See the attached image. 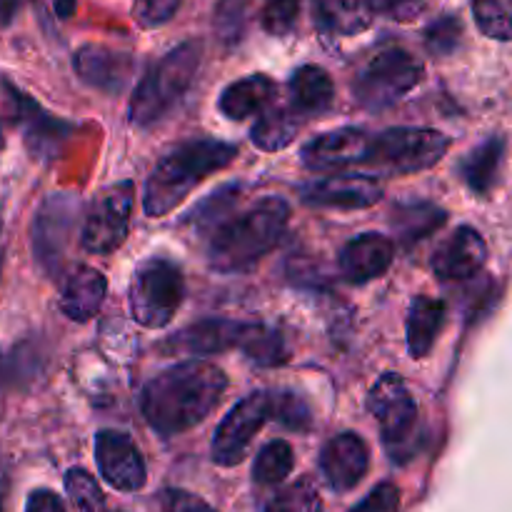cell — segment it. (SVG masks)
<instances>
[{
    "mask_svg": "<svg viewBox=\"0 0 512 512\" xmlns=\"http://www.w3.org/2000/svg\"><path fill=\"white\" fill-rule=\"evenodd\" d=\"M228 378L208 360H185L155 375L140 393V413L160 435L195 428L220 403Z\"/></svg>",
    "mask_w": 512,
    "mask_h": 512,
    "instance_id": "6da1fadb",
    "label": "cell"
},
{
    "mask_svg": "<svg viewBox=\"0 0 512 512\" xmlns=\"http://www.w3.org/2000/svg\"><path fill=\"white\" fill-rule=\"evenodd\" d=\"M290 223V205L263 198L245 213L223 220L210 235L208 263L218 273H245L265 258Z\"/></svg>",
    "mask_w": 512,
    "mask_h": 512,
    "instance_id": "7a4b0ae2",
    "label": "cell"
},
{
    "mask_svg": "<svg viewBox=\"0 0 512 512\" xmlns=\"http://www.w3.org/2000/svg\"><path fill=\"white\" fill-rule=\"evenodd\" d=\"M238 158V148L220 140H190L170 150L145 183L143 210L150 218H163L178 208L190 190L208 175L228 168Z\"/></svg>",
    "mask_w": 512,
    "mask_h": 512,
    "instance_id": "3957f363",
    "label": "cell"
},
{
    "mask_svg": "<svg viewBox=\"0 0 512 512\" xmlns=\"http://www.w3.org/2000/svg\"><path fill=\"white\" fill-rule=\"evenodd\" d=\"M200 55H203V45L188 40L155 63V68L140 80L133 100H130L133 125H138V128L155 125L178 105V100L193 85L195 73L200 68Z\"/></svg>",
    "mask_w": 512,
    "mask_h": 512,
    "instance_id": "277c9868",
    "label": "cell"
},
{
    "mask_svg": "<svg viewBox=\"0 0 512 512\" xmlns=\"http://www.w3.org/2000/svg\"><path fill=\"white\" fill-rule=\"evenodd\" d=\"M450 140L440 130L433 128H390L370 140L368 158L363 165H370L378 173L410 175L433 168L448 153Z\"/></svg>",
    "mask_w": 512,
    "mask_h": 512,
    "instance_id": "5b68a950",
    "label": "cell"
},
{
    "mask_svg": "<svg viewBox=\"0 0 512 512\" xmlns=\"http://www.w3.org/2000/svg\"><path fill=\"white\" fill-rule=\"evenodd\" d=\"M423 80V63L403 48L375 53L355 75L353 93L360 105L383 110L403 100Z\"/></svg>",
    "mask_w": 512,
    "mask_h": 512,
    "instance_id": "8992f818",
    "label": "cell"
},
{
    "mask_svg": "<svg viewBox=\"0 0 512 512\" xmlns=\"http://www.w3.org/2000/svg\"><path fill=\"white\" fill-rule=\"evenodd\" d=\"M368 410L378 420L390 458L405 463L415 450L413 440L418 430V403L410 395L405 380L395 373H385L370 388Z\"/></svg>",
    "mask_w": 512,
    "mask_h": 512,
    "instance_id": "52a82bcc",
    "label": "cell"
},
{
    "mask_svg": "<svg viewBox=\"0 0 512 512\" xmlns=\"http://www.w3.org/2000/svg\"><path fill=\"white\" fill-rule=\"evenodd\" d=\"M183 275L170 260H145L130 285V313L143 328H165L183 303Z\"/></svg>",
    "mask_w": 512,
    "mask_h": 512,
    "instance_id": "ba28073f",
    "label": "cell"
},
{
    "mask_svg": "<svg viewBox=\"0 0 512 512\" xmlns=\"http://www.w3.org/2000/svg\"><path fill=\"white\" fill-rule=\"evenodd\" d=\"M133 215V183H118L105 188L85 213L80 245L88 253L108 255L125 243Z\"/></svg>",
    "mask_w": 512,
    "mask_h": 512,
    "instance_id": "9c48e42d",
    "label": "cell"
},
{
    "mask_svg": "<svg viewBox=\"0 0 512 512\" xmlns=\"http://www.w3.org/2000/svg\"><path fill=\"white\" fill-rule=\"evenodd\" d=\"M270 420V393H250L230 410L218 425L213 438V460L223 468L238 465L250 443Z\"/></svg>",
    "mask_w": 512,
    "mask_h": 512,
    "instance_id": "30bf717a",
    "label": "cell"
},
{
    "mask_svg": "<svg viewBox=\"0 0 512 512\" xmlns=\"http://www.w3.org/2000/svg\"><path fill=\"white\" fill-rule=\"evenodd\" d=\"M75 215H78V200L70 195H50L35 215L33 250L48 273H60Z\"/></svg>",
    "mask_w": 512,
    "mask_h": 512,
    "instance_id": "8fae6325",
    "label": "cell"
},
{
    "mask_svg": "<svg viewBox=\"0 0 512 512\" xmlns=\"http://www.w3.org/2000/svg\"><path fill=\"white\" fill-rule=\"evenodd\" d=\"M95 463L105 483L123 493H135L148 480L143 455L133 440L118 430H100L95 435Z\"/></svg>",
    "mask_w": 512,
    "mask_h": 512,
    "instance_id": "7c38bea8",
    "label": "cell"
},
{
    "mask_svg": "<svg viewBox=\"0 0 512 512\" xmlns=\"http://www.w3.org/2000/svg\"><path fill=\"white\" fill-rule=\"evenodd\" d=\"M300 198L315 208L360 210L380 203L383 185L368 175H328L300 188Z\"/></svg>",
    "mask_w": 512,
    "mask_h": 512,
    "instance_id": "4fadbf2b",
    "label": "cell"
},
{
    "mask_svg": "<svg viewBox=\"0 0 512 512\" xmlns=\"http://www.w3.org/2000/svg\"><path fill=\"white\" fill-rule=\"evenodd\" d=\"M370 138L360 128H338L330 133L318 135L303 148L305 168L315 173H330V170L353 168L363 165L368 158Z\"/></svg>",
    "mask_w": 512,
    "mask_h": 512,
    "instance_id": "5bb4252c",
    "label": "cell"
},
{
    "mask_svg": "<svg viewBox=\"0 0 512 512\" xmlns=\"http://www.w3.org/2000/svg\"><path fill=\"white\" fill-rule=\"evenodd\" d=\"M370 468L368 445L360 435L343 433L335 435L320 453V470L325 480L338 493H348L360 480L365 478Z\"/></svg>",
    "mask_w": 512,
    "mask_h": 512,
    "instance_id": "9a60e30c",
    "label": "cell"
},
{
    "mask_svg": "<svg viewBox=\"0 0 512 512\" xmlns=\"http://www.w3.org/2000/svg\"><path fill=\"white\" fill-rule=\"evenodd\" d=\"M488 260V245L475 228L455 230L433 255V273L440 280H468L483 270Z\"/></svg>",
    "mask_w": 512,
    "mask_h": 512,
    "instance_id": "2e32d148",
    "label": "cell"
},
{
    "mask_svg": "<svg viewBox=\"0 0 512 512\" xmlns=\"http://www.w3.org/2000/svg\"><path fill=\"white\" fill-rule=\"evenodd\" d=\"M73 68L83 83L105 93H120L133 75V58L105 45H83L75 50Z\"/></svg>",
    "mask_w": 512,
    "mask_h": 512,
    "instance_id": "e0dca14e",
    "label": "cell"
},
{
    "mask_svg": "<svg viewBox=\"0 0 512 512\" xmlns=\"http://www.w3.org/2000/svg\"><path fill=\"white\" fill-rule=\"evenodd\" d=\"M395 258L393 240L380 233H363L340 253V273L348 283H370L388 273Z\"/></svg>",
    "mask_w": 512,
    "mask_h": 512,
    "instance_id": "ac0fdd59",
    "label": "cell"
},
{
    "mask_svg": "<svg viewBox=\"0 0 512 512\" xmlns=\"http://www.w3.org/2000/svg\"><path fill=\"white\" fill-rule=\"evenodd\" d=\"M8 98L13 103V120H18L25 130V143H28L30 153L45 158V155H53L58 150V143L68 133V125L53 120L48 113L38 108L30 98H25L23 93L13 90L8 85Z\"/></svg>",
    "mask_w": 512,
    "mask_h": 512,
    "instance_id": "d6986e66",
    "label": "cell"
},
{
    "mask_svg": "<svg viewBox=\"0 0 512 512\" xmlns=\"http://www.w3.org/2000/svg\"><path fill=\"white\" fill-rule=\"evenodd\" d=\"M105 293H108V283H105L103 273L90 265H78L60 288V310L70 320L88 323L103 305Z\"/></svg>",
    "mask_w": 512,
    "mask_h": 512,
    "instance_id": "ffe728a7",
    "label": "cell"
},
{
    "mask_svg": "<svg viewBox=\"0 0 512 512\" xmlns=\"http://www.w3.org/2000/svg\"><path fill=\"white\" fill-rule=\"evenodd\" d=\"M240 330H243V323H235V320H205V323L180 330L175 338L165 343V350L185 355L223 353V350L238 348Z\"/></svg>",
    "mask_w": 512,
    "mask_h": 512,
    "instance_id": "44dd1931",
    "label": "cell"
},
{
    "mask_svg": "<svg viewBox=\"0 0 512 512\" xmlns=\"http://www.w3.org/2000/svg\"><path fill=\"white\" fill-rule=\"evenodd\" d=\"M368 0H313V20L320 33L333 38H353L373 25Z\"/></svg>",
    "mask_w": 512,
    "mask_h": 512,
    "instance_id": "7402d4cb",
    "label": "cell"
},
{
    "mask_svg": "<svg viewBox=\"0 0 512 512\" xmlns=\"http://www.w3.org/2000/svg\"><path fill=\"white\" fill-rule=\"evenodd\" d=\"M275 98V83L268 75H248L235 80L220 95V113L230 120H248L263 113Z\"/></svg>",
    "mask_w": 512,
    "mask_h": 512,
    "instance_id": "603a6c76",
    "label": "cell"
},
{
    "mask_svg": "<svg viewBox=\"0 0 512 512\" xmlns=\"http://www.w3.org/2000/svg\"><path fill=\"white\" fill-rule=\"evenodd\" d=\"M335 85L330 75L318 65H303L290 78V105L298 113L320 115L333 105Z\"/></svg>",
    "mask_w": 512,
    "mask_h": 512,
    "instance_id": "cb8c5ba5",
    "label": "cell"
},
{
    "mask_svg": "<svg viewBox=\"0 0 512 512\" xmlns=\"http://www.w3.org/2000/svg\"><path fill=\"white\" fill-rule=\"evenodd\" d=\"M445 323V303L443 300L418 295L410 305L408 313V353L413 358H425L433 350L440 330Z\"/></svg>",
    "mask_w": 512,
    "mask_h": 512,
    "instance_id": "d4e9b609",
    "label": "cell"
},
{
    "mask_svg": "<svg viewBox=\"0 0 512 512\" xmlns=\"http://www.w3.org/2000/svg\"><path fill=\"white\" fill-rule=\"evenodd\" d=\"M303 120L305 115L295 108H265V115H260V120L250 130V140L255 148L265 150V153L283 150L298 138Z\"/></svg>",
    "mask_w": 512,
    "mask_h": 512,
    "instance_id": "484cf974",
    "label": "cell"
},
{
    "mask_svg": "<svg viewBox=\"0 0 512 512\" xmlns=\"http://www.w3.org/2000/svg\"><path fill=\"white\" fill-rule=\"evenodd\" d=\"M503 155H505L503 138H488L463 160L460 173H463V180L468 183V188L473 190V193L488 195L490 190L495 188V183H498L500 178Z\"/></svg>",
    "mask_w": 512,
    "mask_h": 512,
    "instance_id": "4316f807",
    "label": "cell"
},
{
    "mask_svg": "<svg viewBox=\"0 0 512 512\" xmlns=\"http://www.w3.org/2000/svg\"><path fill=\"white\" fill-rule=\"evenodd\" d=\"M238 348L260 368H275L290 360V348L283 335L260 323H243Z\"/></svg>",
    "mask_w": 512,
    "mask_h": 512,
    "instance_id": "83f0119b",
    "label": "cell"
},
{
    "mask_svg": "<svg viewBox=\"0 0 512 512\" xmlns=\"http://www.w3.org/2000/svg\"><path fill=\"white\" fill-rule=\"evenodd\" d=\"M445 220H448L445 210L433 203H408L400 205L393 213V225L408 245L415 243V240L428 238L430 233L443 228Z\"/></svg>",
    "mask_w": 512,
    "mask_h": 512,
    "instance_id": "f1b7e54d",
    "label": "cell"
},
{
    "mask_svg": "<svg viewBox=\"0 0 512 512\" xmlns=\"http://www.w3.org/2000/svg\"><path fill=\"white\" fill-rule=\"evenodd\" d=\"M295 463L293 448L285 440H273L258 453L253 465V480L258 485H278L290 475Z\"/></svg>",
    "mask_w": 512,
    "mask_h": 512,
    "instance_id": "f546056e",
    "label": "cell"
},
{
    "mask_svg": "<svg viewBox=\"0 0 512 512\" xmlns=\"http://www.w3.org/2000/svg\"><path fill=\"white\" fill-rule=\"evenodd\" d=\"M478 28L493 40H512V0H470Z\"/></svg>",
    "mask_w": 512,
    "mask_h": 512,
    "instance_id": "4dcf8cb0",
    "label": "cell"
},
{
    "mask_svg": "<svg viewBox=\"0 0 512 512\" xmlns=\"http://www.w3.org/2000/svg\"><path fill=\"white\" fill-rule=\"evenodd\" d=\"M265 512H323V500L310 480H298L278 490L265 505Z\"/></svg>",
    "mask_w": 512,
    "mask_h": 512,
    "instance_id": "1f68e13d",
    "label": "cell"
},
{
    "mask_svg": "<svg viewBox=\"0 0 512 512\" xmlns=\"http://www.w3.org/2000/svg\"><path fill=\"white\" fill-rule=\"evenodd\" d=\"M270 418L290 430H308L313 423L308 403L295 393H270Z\"/></svg>",
    "mask_w": 512,
    "mask_h": 512,
    "instance_id": "d6a6232c",
    "label": "cell"
},
{
    "mask_svg": "<svg viewBox=\"0 0 512 512\" xmlns=\"http://www.w3.org/2000/svg\"><path fill=\"white\" fill-rule=\"evenodd\" d=\"M65 490L80 512H105V498L93 475L85 470H70L65 475Z\"/></svg>",
    "mask_w": 512,
    "mask_h": 512,
    "instance_id": "836d02e7",
    "label": "cell"
},
{
    "mask_svg": "<svg viewBox=\"0 0 512 512\" xmlns=\"http://www.w3.org/2000/svg\"><path fill=\"white\" fill-rule=\"evenodd\" d=\"M300 3L303 0H263V10H260V23H263L265 33L270 35H288L293 30L295 20H298Z\"/></svg>",
    "mask_w": 512,
    "mask_h": 512,
    "instance_id": "e575fe53",
    "label": "cell"
},
{
    "mask_svg": "<svg viewBox=\"0 0 512 512\" xmlns=\"http://www.w3.org/2000/svg\"><path fill=\"white\" fill-rule=\"evenodd\" d=\"M460 20L453 18V15H445V18L435 20L433 25L425 33V43H428V50L435 55H448L458 48L460 43Z\"/></svg>",
    "mask_w": 512,
    "mask_h": 512,
    "instance_id": "d590c367",
    "label": "cell"
},
{
    "mask_svg": "<svg viewBox=\"0 0 512 512\" xmlns=\"http://www.w3.org/2000/svg\"><path fill=\"white\" fill-rule=\"evenodd\" d=\"M180 8V0H135L133 15L143 28H160Z\"/></svg>",
    "mask_w": 512,
    "mask_h": 512,
    "instance_id": "8d00e7d4",
    "label": "cell"
},
{
    "mask_svg": "<svg viewBox=\"0 0 512 512\" xmlns=\"http://www.w3.org/2000/svg\"><path fill=\"white\" fill-rule=\"evenodd\" d=\"M30 353H20V350H0V395L8 393L20 378L30 375Z\"/></svg>",
    "mask_w": 512,
    "mask_h": 512,
    "instance_id": "74e56055",
    "label": "cell"
},
{
    "mask_svg": "<svg viewBox=\"0 0 512 512\" xmlns=\"http://www.w3.org/2000/svg\"><path fill=\"white\" fill-rule=\"evenodd\" d=\"M368 3L373 13L388 15L398 23H410V20L420 18L425 13L430 0H368Z\"/></svg>",
    "mask_w": 512,
    "mask_h": 512,
    "instance_id": "f35d334b",
    "label": "cell"
},
{
    "mask_svg": "<svg viewBox=\"0 0 512 512\" xmlns=\"http://www.w3.org/2000/svg\"><path fill=\"white\" fill-rule=\"evenodd\" d=\"M160 512H218L188 490H165L160 495Z\"/></svg>",
    "mask_w": 512,
    "mask_h": 512,
    "instance_id": "ab89813d",
    "label": "cell"
},
{
    "mask_svg": "<svg viewBox=\"0 0 512 512\" xmlns=\"http://www.w3.org/2000/svg\"><path fill=\"white\" fill-rule=\"evenodd\" d=\"M400 490L393 483H383L368 495L360 505H355L350 512H398Z\"/></svg>",
    "mask_w": 512,
    "mask_h": 512,
    "instance_id": "60d3db41",
    "label": "cell"
},
{
    "mask_svg": "<svg viewBox=\"0 0 512 512\" xmlns=\"http://www.w3.org/2000/svg\"><path fill=\"white\" fill-rule=\"evenodd\" d=\"M25 512H68L63 500L53 493V490H33L28 495V505Z\"/></svg>",
    "mask_w": 512,
    "mask_h": 512,
    "instance_id": "b9f144b4",
    "label": "cell"
},
{
    "mask_svg": "<svg viewBox=\"0 0 512 512\" xmlns=\"http://www.w3.org/2000/svg\"><path fill=\"white\" fill-rule=\"evenodd\" d=\"M23 0H0V28L13 23V18L18 15Z\"/></svg>",
    "mask_w": 512,
    "mask_h": 512,
    "instance_id": "7bdbcfd3",
    "label": "cell"
},
{
    "mask_svg": "<svg viewBox=\"0 0 512 512\" xmlns=\"http://www.w3.org/2000/svg\"><path fill=\"white\" fill-rule=\"evenodd\" d=\"M50 5H53V13L60 20H68L73 18L75 8H78V0H50Z\"/></svg>",
    "mask_w": 512,
    "mask_h": 512,
    "instance_id": "ee69618b",
    "label": "cell"
},
{
    "mask_svg": "<svg viewBox=\"0 0 512 512\" xmlns=\"http://www.w3.org/2000/svg\"><path fill=\"white\" fill-rule=\"evenodd\" d=\"M0 268H3V235H0Z\"/></svg>",
    "mask_w": 512,
    "mask_h": 512,
    "instance_id": "f6af8a7d",
    "label": "cell"
},
{
    "mask_svg": "<svg viewBox=\"0 0 512 512\" xmlns=\"http://www.w3.org/2000/svg\"><path fill=\"white\" fill-rule=\"evenodd\" d=\"M0 148H3V128H0Z\"/></svg>",
    "mask_w": 512,
    "mask_h": 512,
    "instance_id": "bcb514c9",
    "label": "cell"
}]
</instances>
